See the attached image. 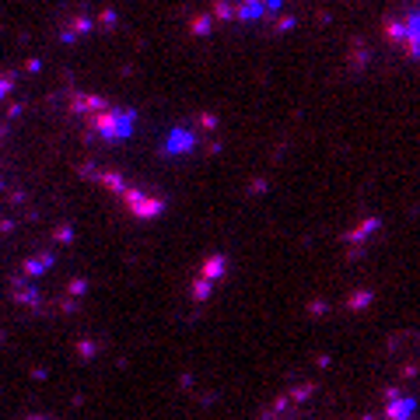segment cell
<instances>
[{"mask_svg":"<svg viewBox=\"0 0 420 420\" xmlns=\"http://www.w3.org/2000/svg\"><path fill=\"white\" fill-rule=\"evenodd\" d=\"M396 39H399V42H403L410 52H417V49H420V15H413L406 25H399Z\"/></svg>","mask_w":420,"mask_h":420,"instance_id":"cell-1","label":"cell"}]
</instances>
